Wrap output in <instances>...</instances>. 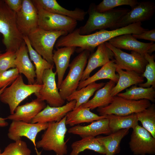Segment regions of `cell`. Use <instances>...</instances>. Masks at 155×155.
Instances as JSON below:
<instances>
[{
  "mask_svg": "<svg viewBox=\"0 0 155 155\" xmlns=\"http://www.w3.org/2000/svg\"><path fill=\"white\" fill-rule=\"evenodd\" d=\"M129 145L134 155H154L155 154V138L138 124L133 129Z\"/></svg>",
  "mask_w": 155,
  "mask_h": 155,
  "instance_id": "obj_11",
  "label": "cell"
},
{
  "mask_svg": "<svg viewBox=\"0 0 155 155\" xmlns=\"http://www.w3.org/2000/svg\"><path fill=\"white\" fill-rule=\"evenodd\" d=\"M31 153L26 142L20 140L8 144L1 155H31Z\"/></svg>",
  "mask_w": 155,
  "mask_h": 155,
  "instance_id": "obj_35",
  "label": "cell"
},
{
  "mask_svg": "<svg viewBox=\"0 0 155 155\" xmlns=\"http://www.w3.org/2000/svg\"><path fill=\"white\" fill-rule=\"evenodd\" d=\"M106 116L111 133L122 129L131 128L133 129L138 124L135 113L125 116L113 114L107 115Z\"/></svg>",
  "mask_w": 155,
  "mask_h": 155,
  "instance_id": "obj_30",
  "label": "cell"
},
{
  "mask_svg": "<svg viewBox=\"0 0 155 155\" xmlns=\"http://www.w3.org/2000/svg\"><path fill=\"white\" fill-rule=\"evenodd\" d=\"M136 39H143L154 42L155 41V29L148 30L137 34H132Z\"/></svg>",
  "mask_w": 155,
  "mask_h": 155,
  "instance_id": "obj_39",
  "label": "cell"
},
{
  "mask_svg": "<svg viewBox=\"0 0 155 155\" xmlns=\"http://www.w3.org/2000/svg\"><path fill=\"white\" fill-rule=\"evenodd\" d=\"M76 102L73 100L59 107H51L48 104L31 120L30 123H46L60 121L67 113L75 108Z\"/></svg>",
  "mask_w": 155,
  "mask_h": 155,
  "instance_id": "obj_16",
  "label": "cell"
},
{
  "mask_svg": "<svg viewBox=\"0 0 155 155\" xmlns=\"http://www.w3.org/2000/svg\"><path fill=\"white\" fill-rule=\"evenodd\" d=\"M66 116L60 121L49 123L48 127L42 135L41 139L36 143V147L46 151H53L57 155L67 154V142L65 141L67 131Z\"/></svg>",
  "mask_w": 155,
  "mask_h": 155,
  "instance_id": "obj_3",
  "label": "cell"
},
{
  "mask_svg": "<svg viewBox=\"0 0 155 155\" xmlns=\"http://www.w3.org/2000/svg\"><path fill=\"white\" fill-rule=\"evenodd\" d=\"M38 16V27L47 31H64L68 33L76 28L77 21L70 17L51 13L36 7Z\"/></svg>",
  "mask_w": 155,
  "mask_h": 155,
  "instance_id": "obj_8",
  "label": "cell"
},
{
  "mask_svg": "<svg viewBox=\"0 0 155 155\" xmlns=\"http://www.w3.org/2000/svg\"><path fill=\"white\" fill-rule=\"evenodd\" d=\"M155 12V4L150 1L138 3L129 10L119 20L115 29L129 25L150 20Z\"/></svg>",
  "mask_w": 155,
  "mask_h": 155,
  "instance_id": "obj_13",
  "label": "cell"
},
{
  "mask_svg": "<svg viewBox=\"0 0 155 155\" xmlns=\"http://www.w3.org/2000/svg\"><path fill=\"white\" fill-rule=\"evenodd\" d=\"M76 48L65 46L54 51L53 59L56 67V72L58 77L57 85L58 89L63 80L65 71L69 66L71 56L74 52Z\"/></svg>",
  "mask_w": 155,
  "mask_h": 155,
  "instance_id": "obj_22",
  "label": "cell"
},
{
  "mask_svg": "<svg viewBox=\"0 0 155 155\" xmlns=\"http://www.w3.org/2000/svg\"><path fill=\"white\" fill-rule=\"evenodd\" d=\"M9 8L15 13L21 8L23 0H4Z\"/></svg>",
  "mask_w": 155,
  "mask_h": 155,
  "instance_id": "obj_40",
  "label": "cell"
},
{
  "mask_svg": "<svg viewBox=\"0 0 155 155\" xmlns=\"http://www.w3.org/2000/svg\"><path fill=\"white\" fill-rule=\"evenodd\" d=\"M116 66L114 59L111 60L102 66L95 74L87 79L80 82L77 90L88 84L101 80L107 79L117 83L119 79L118 74L116 73Z\"/></svg>",
  "mask_w": 155,
  "mask_h": 155,
  "instance_id": "obj_27",
  "label": "cell"
},
{
  "mask_svg": "<svg viewBox=\"0 0 155 155\" xmlns=\"http://www.w3.org/2000/svg\"><path fill=\"white\" fill-rule=\"evenodd\" d=\"M68 33L64 31H47L38 27L27 36L32 48L48 62L54 64L53 57L54 46L60 37Z\"/></svg>",
  "mask_w": 155,
  "mask_h": 155,
  "instance_id": "obj_4",
  "label": "cell"
},
{
  "mask_svg": "<svg viewBox=\"0 0 155 155\" xmlns=\"http://www.w3.org/2000/svg\"><path fill=\"white\" fill-rule=\"evenodd\" d=\"M28 53L24 41L16 52L15 64L20 74H23L27 78L28 84H35L36 76L34 66L29 58Z\"/></svg>",
  "mask_w": 155,
  "mask_h": 155,
  "instance_id": "obj_21",
  "label": "cell"
},
{
  "mask_svg": "<svg viewBox=\"0 0 155 155\" xmlns=\"http://www.w3.org/2000/svg\"><path fill=\"white\" fill-rule=\"evenodd\" d=\"M23 40L27 47L30 60L34 64L36 76L35 84H42V77L45 70L53 68L52 64L39 54L32 46L27 36H23Z\"/></svg>",
  "mask_w": 155,
  "mask_h": 155,
  "instance_id": "obj_28",
  "label": "cell"
},
{
  "mask_svg": "<svg viewBox=\"0 0 155 155\" xmlns=\"http://www.w3.org/2000/svg\"><path fill=\"white\" fill-rule=\"evenodd\" d=\"M105 84L103 82L91 83L79 90H77L69 96L66 100L69 102L75 100L76 103L74 108H77L87 102L95 92L103 87Z\"/></svg>",
  "mask_w": 155,
  "mask_h": 155,
  "instance_id": "obj_31",
  "label": "cell"
},
{
  "mask_svg": "<svg viewBox=\"0 0 155 155\" xmlns=\"http://www.w3.org/2000/svg\"><path fill=\"white\" fill-rule=\"evenodd\" d=\"M137 120L141 122L142 127L155 138V106L151 104L148 108L135 113Z\"/></svg>",
  "mask_w": 155,
  "mask_h": 155,
  "instance_id": "obj_33",
  "label": "cell"
},
{
  "mask_svg": "<svg viewBox=\"0 0 155 155\" xmlns=\"http://www.w3.org/2000/svg\"><path fill=\"white\" fill-rule=\"evenodd\" d=\"M114 59L113 52L105 42L99 45L96 51L89 56L80 82L89 78L90 73L94 69L103 66L110 60Z\"/></svg>",
  "mask_w": 155,
  "mask_h": 155,
  "instance_id": "obj_17",
  "label": "cell"
},
{
  "mask_svg": "<svg viewBox=\"0 0 155 155\" xmlns=\"http://www.w3.org/2000/svg\"><path fill=\"white\" fill-rule=\"evenodd\" d=\"M69 133L79 135L82 138L86 137H95L101 134L109 135L111 133L107 118L92 122L86 126L78 125L70 128Z\"/></svg>",
  "mask_w": 155,
  "mask_h": 155,
  "instance_id": "obj_20",
  "label": "cell"
},
{
  "mask_svg": "<svg viewBox=\"0 0 155 155\" xmlns=\"http://www.w3.org/2000/svg\"><path fill=\"white\" fill-rule=\"evenodd\" d=\"M16 52L7 51L0 55V74L10 68H16L15 61Z\"/></svg>",
  "mask_w": 155,
  "mask_h": 155,
  "instance_id": "obj_37",
  "label": "cell"
},
{
  "mask_svg": "<svg viewBox=\"0 0 155 155\" xmlns=\"http://www.w3.org/2000/svg\"><path fill=\"white\" fill-rule=\"evenodd\" d=\"M116 96L127 99L135 100L146 99L154 102L155 88L152 86L145 88L132 86L129 88L127 89L125 92L119 93Z\"/></svg>",
  "mask_w": 155,
  "mask_h": 155,
  "instance_id": "obj_32",
  "label": "cell"
},
{
  "mask_svg": "<svg viewBox=\"0 0 155 155\" xmlns=\"http://www.w3.org/2000/svg\"><path fill=\"white\" fill-rule=\"evenodd\" d=\"M0 33L6 51L16 52L24 42L23 36L17 27L16 13L4 0H0Z\"/></svg>",
  "mask_w": 155,
  "mask_h": 155,
  "instance_id": "obj_2",
  "label": "cell"
},
{
  "mask_svg": "<svg viewBox=\"0 0 155 155\" xmlns=\"http://www.w3.org/2000/svg\"><path fill=\"white\" fill-rule=\"evenodd\" d=\"M1 150L0 149V155H1Z\"/></svg>",
  "mask_w": 155,
  "mask_h": 155,
  "instance_id": "obj_43",
  "label": "cell"
},
{
  "mask_svg": "<svg viewBox=\"0 0 155 155\" xmlns=\"http://www.w3.org/2000/svg\"><path fill=\"white\" fill-rule=\"evenodd\" d=\"M20 73L16 68L5 71L0 75V90L5 86L11 84L18 77Z\"/></svg>",
  "mask_w": 155,
  "mask_h": 155,
  "instance_id": "obj_38",
  "label": "cell"
},
{
  "mask_svg": "<svg viewBox=\"0 0 155 155\" xmlns=\"http://www.w3.org/2000/svg\"><path fill=\"white\" fill-rule=\"evenodd\" d=\"M108 42L119 49L131 51L144 55H150L155 50V44L153 42L145 43L139 41L131 34H126L114 37Z\"/></svg>",
  "mask_w": 155,
  "mask_h": 155,
  "instance_id": "obj_15",
  "label": "cell"
},
{
  "mask_svg": "<svg viewBox=\"0 0 155 155\" xmlns=\"http://www.w3.org/2000/svg\"></svg>",
  "mask_w": 155,
  "mask_h": 155,
  "instance_id": "obj_45",
  "label": "cell"
},
{
  "mask_svg": "<svg viewBox=\"0 0 155 155\" xmlns=\"http://www.w3.org/2000/svg\"><path fill=\"white\" fill-rule=\"evenodd\" d=\"M8 86H6L0 90V95L4 90ZM6 119H7L6 118H4L0 117V127H5L8 125V123L6 121Z\"/></svg>",
  "mask_w": 155,
  "mask_h": 155,
  "instance_id": "obj_41",
  "label": "cell"
},
{
  "mask_svg": "<svg viewBox=\"0 0 155 155\" xmlns=\"http://www.w3.org/2000/svg\"><path fill=\"white\" fill-rule=\"evenodd\" d=\"M42 84H26L20 74L17 78L8 87H6L0 95V100L7 104L11 114H13L19 104L28 97L38 93Z\"/></svg>",
  "mask_w": 155,
  "mask_h": 155,
  "instance_id": "obj_5",
  "label": "cell"
},
{
  "mask_svg": "<svg viewBox=\"0 0 155 155\" xmlns=\"http://www.w3.org/2000/svg\"></svg>",
  "mask_w": 155,
  "mask_h": 155,
  "instance_id": "obj_46",
  "label": "cell"
},
{
  "mask_svg": "<svg viewBox=\"0 0 155 155\" xmlns=\"http://www.w3.org/2000/svg\"><path fill=\"white\" fill-rule=\"evenodd\" d=\"M90 53L88 50H83L69 64V72L59 88L60 95L65 100L77 90Z\"/></svg>",
  "mask_w": 155,
  "mask_h": 155,
  "instance_id": "obj_6",
  "label": "cell"
},
{
  "mask_svg": "<svg viewBox=\"0 0 155 155\" xmlns=\"http://www.w3.org/2000/svg\"><path fill=\"white\" fill-rule=\"evenodd\" d=\"M138 2L136 0H103L98 5H96L95 8L98 12H103L123 5H129L132 8Z\"/></svg>",
  "mask_w": 155,
  "mask_h": 155,
  "instance_id": "obj_36",
  "label": "cell"
},
{
  "mask_svg": "<svg viewBox=\"0 0 155 155\" xmlns=\"http://www.w3.org/2000/svg\"><path fill=\"white\" fill-rule=\"evenodd\" d=\"M1 54V51L0 50V55Z\"/></svg>",
  "mask_w": 155,
  "mask_h": 155,
  "instance_id": "obj_44",
  "label": "cell"
},
{
  "mask_svg": "<svg viewBox=\"0 0 155 155\" xmlns=\"http://www.w3.org/2000/svg\"><path fill=\"white\" fill-rule=\"evenodd\" d=\"M44 101L36 98L25 104L18 106L14 113L7 119L30 123L32 120L46 106Z\"/></svg>",
  "mask_w": 155,
  "mask_h": 155,
  "instance_id": "obj_18",
  "label": "cell"
},
{
  "mask_svg": "<svg viewBox=\"0 0 155 155\" xmlns=\"http://www.w3.org/2000/svg\"><path fill=\"white\" fill-rule=\"evenodd\" d=\"M71 147L72 150L69 155H79L86 150H92L101 154H105L104 146L95 137L82 138L81 140L73 142Z\"/></svg>",
  "mask_w": 155,
  "mask_h": 155,
  "instance_id": "obj_29",
  "label": "cell"
},
{
  "mask_svg": "<svg viewBox=\"0 0 155 155\" xmlns=\"http://www.w3.org/2000/svg\"><path fill=\"white\" fill-rule=\"evenodd\" d=\"M15 13L18 28L23 36L38 27L37 10L32 0H23L21 9Z\"/></svg>",
  "mask_w": 155,
  "mask_h": 155,
  "instance_id": "obj_14",
  "label": "cell"
},
{
  "mask_svg": "<svg viewBox=\"0 0 155 155\" xmlns=\"http://www.w3.org/2000/svg\"><path fill=\"white\" fill-rule=\"evenodd\" d=\"M105 43L114 54L117 67L123 70L134 71L141 75L143 73L148 63L144 55L133 51L130 54L127 53L113 46L107 42Z\"/></svg>",
  "mask_w": 155,
  "mask_h": 155,
  "instance_id": "obj_9",
  "label": "cell"
},
{
  "mask_svg": "<svg viewBox=\"0 0 155 155\" xmlns=\"http://www.w3.org/2000/svg\"><path fill=\"white\" fill-rule=\"evenodd\" d=\"M36 7L41 8L48 12L67 16L76 20L82 21L87 12L76 8L69 10L63 7L55 0H32Z\"/></svg>",
  "mask_w": 155,
  "mask_h": 155,
  "instance_id": "obj_19",
  "label": "cell"
},
{
  "mask_svg": "<svg viewBox=\"0 0 155 155\" xmlns=\"http://www.w3.org/2000/svg\"><path fill=\"white\" fill-rule=\"evenodd\" d=\"M129 129H122L108 136H97L96 138L104 146L105 155H115L120 151V144L122 139L129 132Z\"/></svg>",
  "mask_w": 155,
  "mask_h": 155,
  "instance_id": "obj_26",
  "label": "cell"
},
{
  "mask_svg": "<svg viewBox=\"0 0 155 155\" xmlns=\"http://www.w3.org/2000/svg\"><path fill=\"white\" fill-rule=\"evenodd\" d=\"M115 84L113 81L110 80L103 87L96 91L92 99L82 104V106L92 110L97 108L108 106L113 101V97L111 95V92L115 86Z\"/></svg>",
  "mask_w": 155,
  "mask_h": 155,
  "instance_id": "obj_25",
  "label": "cell"
},
{
  "mask_svg": "<svg viewBox=\"0 0 155 155\" xmlns=\"http://www.w3.org/2000/svg\"><path fill=\"white\" fill-rule=\"evenodd\" d=\"M116 71L119 78L117 84L111 90V95L112 97L131 86L143 83L144 81L142 75L134 71H124L116 67Z\"/></svg>",
  "mask_w": 155,
  "mask_h": 155,
  "instance_id": "obj_23",
  "label": "cell"
},
{
  "mask_svg": "<svg viewBox=\"0 0 155 155\" xmlns=\"http://www.w3.org/2000/svg\"><path fill=\"white\" fill-rule=\"evenodd\" d=\"M95 6L94 3L90 5L87 12L88 18L84 26L78 28L80 34H89L96 30H105L108 28L115 30L119 20L130 10L119 8L99 12L96 10Z\"/></svg>",
  "mask_w": 155,
  "mask_h": 155,
  "instance_id": "obj_1",
  "label": "cell"
},
{
  "mask_svg": "<svg viewBox=\"0 0 155 155\" xmlns=\"http://www.w3.org/2000/svg\"><path fill=\"white\" fill-rule=\"evenodd\" d=\"M150 101L146 99L137 100L125 99L116 96L108 106L97 108L100 116L113 114L120 116H127L141 111L151 105Z\"/></svg>",
  "mask_w": 155,
  "mask_h": 155,
  "instance_id": "obj_7",
  "label": "cell"
},
{
  "mask_svg": "<svg viewBox=\"0 0 155 155\" xmlns=\"http://www.w3.org/2000/svg\"><path fill=\"white\" fill-rule=\"evenodd\" d=\"M145 59L148 61L145 70L142 74L143 77L145 78L147 81L144 83L138 84L139 86L143 88H149L151 86L155 88V62L154 56L148 53L144 55Z\"/></svg>",
  "mask_w": 155,
  "mask_h": 155,
  "instance_id": "obj_34",
  "label": "cell"
},
{
  "mask_svg": "<svg viewBox=\"0 0 155 155\" xmlns=\"http://www.w3.org/2000/svg\"><path fill=\"white\" fill-rule=\"evenodd\" d=\"M53 68L46 69L42 77V86L38 92L35 94L37 98L46 101L51 107H59L64 105L65 101L61 96L55 80L57 73Z\"/></svg>",
  "mask_w": 155,
  "mask_h": 155,
  "instance_id": "obj_10",
  "label": "cell"
},
{
  "mask_svg": "<svg viewBox=\"0 0 155 155\" xmlns=\"http://www.w3.org/2000/svg\"><path fill=\"white\" fill-rule=\"evenodd\" d=\"M66 116V125L72 127L81 123L92 122L107 118L106 115H98L91 112L89 108L83 107L82 105L74 108Z\"/></svg>",
  "mask_w": 155,
  "mask_h": 155,
  "instance_id": "obj_24",
  "label": "cell"
},
{
  "mask_svg": "<svg viewBox=\"0 0 155 155\" xmlns=\"http://www.w3.org/2000/svg\"><path fill=\"white\" fill-rule=\"evenodd\" d=\"M36 152L37 155H41V152H38V150L36 151Z\"/></svg>",
  "mask_w": 155,
  "mask_h": 155,
  "instance_id": "obj_42",
  "label": "cell"
},
{
  "mask_svg": "<svg viewBox=\"0 0 155 155\" xmlns=\"http://www.w3.org/2000/svg\"><path fill=\"white\" fill-rule=\"evenodd\" d=\"M49 125L48 123H32L20 121H12L9 127L7 136L11 140L16 141L24 136L30 140L34 144L36 150V140L37 134L45 130Z\"/></svg>",
  "mask_w": 155,
  "mask_h": 155,
  "instance_id": "obj_12",
  "label": "cell"
}]
</instances>
